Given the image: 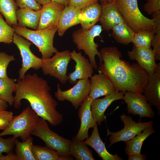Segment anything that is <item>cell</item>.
Instances as JSON below:
<instances>
[{
    "mask_svg": "<svg viewBox=\"0 0 160 160\" xmlns=\"http://www.w3.org/2000/svg\"><path fill=\"white\" fill-rule=\"evenodd\" d=\"M17 89L14 96V105L19 109L22 99L27 100L31 109L40 118L53 126H57L63 120L62 114L57 110V103L52 97L47 81L36 73L25 74L17 80Z\"/></svg>",
    "mask_w": 160,
    "mask_h": 160,
    "instance_id": "cell-1",
    "label": "cell"
},
{
    "mask_svg": "<svg viewBox=\"0 0 160 160\" xmlns=\"http://www.w3.org/2000/svg\"><path fill=\"white\" fill-rule=\"evenodd\" d=\"M100 52L103 63L98 67L99 72L105 74L118 91L143 93L148 79L146 71L137 63L121 59V53L116 47H104Z\"/></svg>",
    "mask_w": 160,
    "mask_h": 160,
    "instance_id": "cell-2",
    "label": "cell"
},
{
    "mask_svg": "<svg viewBox=\"0 0 160 160\" xmlns=\"http://www.w3.org/2000/svg\"><path fill=\"white\" fill-rule=\"evenodd\" d=\"M114 2L124 23L135 33L143 30L155 31L153 20L142 14L138 8L137 0H116Z\"/></svg>",
    "mask_w": 160,
    "mask_h": 160,
    "instance_id": "cell-3",
    "label": "cell"
},
{
    "mask_svg": "<svg viewBox=\"0 0 160 160\" xmlns=\"http://www.w3.org/2000/svg\"><path fill=\"white\" fill-rule=\"evenodd\" d=\"M12 26L15 33L31 41L38 48L41 52L42 59L49 58L54 53L58 51L53 44L54 36L57 31V26L35 30L16 26Z\"/></svg>",
    "mask_w": 160,
    "mask_h": 160,
    "instance_id": "cell-4",
    "label": "cell"
},
{
    "mask_svg": "<svg viewBox=\"0 0 160 160\" xmlns=\"http://www.w3.org/2000/svg\"><path fill=\"white\" fill-rule=\"evenodd\" d=\"M40 117L29 107L17 116H13L8 126L0 133V137L13 135L24 141L31 135Z\"/></svg>",
    "mask_w": 160,
    "mask_h": 160,
    "instance_id": "cell-5",
    "label": "cell"
},
{
    "mask_svg": "<svg viewBox=\"0 0 160 160\" xmlns=\"http://www.w3.org/2000/svg\"><path fill=\"white\" fill-rule=\"evenodd\" d=\"M102 30L101 25H96L91 28L85 30L81 28L74 31L72 36L73 41L76 45L77 48L79 50H83L89 59V62L93 68L97 69V65L95 60V56L97 55L100 59V64L103 63L102 58L97 48L99 45L95 43V38L100 36Z\"/></svg>",
    "mask_w": 160,
    "mask_h": 160,
    "instance_id": "cell-6",
    "label": "cell"
},
{
    "mask_svg": "<svg viewBox=\"0 0 160 160\" xmlns=\"http://www.w3.org/2000/svg\"><path fill=\"white\" fill-rule=\"evenodd\" d=\"M31 135L41 139L46 146L55 151L60 156L71 158L70 147L72 141L52 131L45 120L39 118Z\"/></svg>",
    "mask_w": 160,
    "mask_h": 160,
    "instance_id": "cell-7",
    "label": "cell"
},
{
    "mask_svg": "<svg viewBox=\"0 0 160 160\" xmlns=\"http://www.w3.org/2000/svg\"><path fill=\"white\" fill-rule=\"evenodd\" d=\"M70 52L68 50L57 51L52 57L42 59L41 68L43 73L57 79L62 84H65L68 81L67 67L71 59Z\"/></svg>",
    "mask_w": 160,
    "mask_h": 160,
    "instance_id": "cell-8",
    "label": "cell"
},
{
    "mask_svg": "<svg viewBox=\"0 0 160 160\" xmlns=\"http://www.w3.org/2000/svg\"><path fill=\"white\" fill-rule=\"evenodd\" d=\"M12 42L19 50L22 59V67L18 72V79H23L30 68L37 70L41 68L42 59L36 56L31 52L30 49L31 43L29 41L15 33Z\"/></svg>",
    "mask_w": 160,
    "mask_h": 160,
    "instance_id": "cell-9",
    "label": "cell"
},
{
    "mask_svg": "<svg viewBox=\"0 0 160 160\" xmlns=\"http://www.w3.org/2000/svg\"><path fill=\"white\" fill-rule=\"evenodd\" d=\"M121 120L124 124V127L121 130L116 132H112L108 129V135L109 137L110 147L114 144L120 141L126 142L139 133L145 128L152 126L153 121L136 123L133 121L131 117L123 113L120 116Z\"/></svg>",
    "mask_w": 160,
    "mask_h": 160,
    "instance_id": "cell-10",
    "label": "cell"
},
{
    "mask_svg": "<svg viewBox=\"0 0 160 160\" xmlns=\"http://www.w3.org/2000/svg\"><path fill=\"white\" fill-rule=\"evenodd\" d=\"M90 86L89 79L79 80L72 88L64 91L61 89L60 85L58 84L57 90L55 93V96L59 101H69L77 109L89 95Z\"/></svg>",
    "mask_w": 160,
    "mask_h": 160,
    "instance_id": "cell-11",
    "label": "cell"
},
{
    "mask_svg": "<svg viewBox=\"0 0 160 160\" xmlns=\"http://www.w3.org/2000/svg\"><path fill=\"white\" fill-rule=\"evenodd\" d=\"M122 99L127 104L129 113L138 115L140 119L144 117L152 119L155 116L151 105L142 93L127 91L125 92Z\"/></svg>",
    "mask_w": 160,
    "mask_h": 160,
    "instance_id": "cell-12",
    "label": "cell"
},
{
    "mask_svg": "<svg viewBox=\"0 0 160 160\" xmlns=\"http://www.w3.org/2000/svg\"><path fill=\"white\" fill-rule=\"evenodd\" d=\"M71 59L76 62L74 71L69 73L68 81L72 84H75L77 80L91 78L93 73V67L89 60L82 55L81 52H77L74 50L70 52Z\"/></svg>",
    "mask_w": 160,
    "mask_h": 160,
    "instance_id": "cell-13",
    "label": "cell"
},
{
    "mask_svg": "<svg viewBox=\"0 0 160 160\" xmlns=\"http://www.w3.org/2000/svg\"><path fill=\"white\" fill-rule=\"evenodd\" d=\"M92 100L89 96L83 101L78 111L79 117L81 121L79 129L75 138L83 141L89 137L88 130L93 128L97 123L91 113V105Z\"/></svg>",
    "mask_w": 160,
    "mask_h": 160,
    "instance_id": "cell-14",
    "label": "cell"
},
{
    "mask_svg": "<svg viewBox=\"0 0 160 160\" xmlns=\"http://www.w3.org/2000/svg\"><path fill=\"white\" fill-rule=\"evenodd\" d=\"M127 54L129 60L136 61L148 74L155 73L158 65L155 62L154 53L151 48H142L133 45L132 51H128Z\"/></svg>",
    "mask_w": 160,
    "mask_h": 160,
    "instance_id": "cell-15",
    "label": "cell"
},
{
    "mask_svg": "<svg viewBox=\"0 0 160 160\" xmlns=\"http://www.w3.org/2000/svg\"><path fill=\"white\" fill-rule=\"evenodd\" d=\"M155 73L148 74V82L143 88V93L148 103L154 106L160 114V64H157Z\"/></svg>",
    "mask_w": 160,
    "mask_h": 160,
    "instance_id": "cell-16",
    "label": "cell"
},
{
    "mask_svg": "<svg viewBox=\"0 0 160 160\" xmlns=\"http://www.w3.org/2000/svg\"><path fill=\"white\" fill-rule=\"evenodd\" d=\"M89 96L92 100L119 92L107 76L102 73L91 77Z\"/></svg>",
    "mask_w": 160,
    "mask_h": 160,
    "instance_id": "cell-17",
    "label": "cell"
},
{
    "mask_svg": "<svg viewBox=\"0 0 160 160\" xmlns=\"http://www.w3.org/2000/svg\"><path fill=\"white\" fill-rule=\"evenodd\" d=\"M64 7L52 2L42 6L37 30L57 27L60 15Z\"/></svg>",
    "mask_w": 160,
    "mask_h": 160,
    "instance_id": "cell-18",
    "label": "cell"
},
{
    "mask_svg": "<svg viewBox=\"0 0 160 160\" xmlns=\"http://www.w3.org/2000/svg\"><path fill=\"white\" fill-rule=\"evenodd\" d=\"M124 93L123 92H118L105 96L103 98L92 100L91 105V113L97 124L100 125L105 120V112L108 107L114 101L122 99Z\"/></svg>",
    "mask_w": 160,
    "mask_h": 160,
    "instance_id": "cell-19",
    "label": "cell"
},
{
    "mask_svg": "<svg viewBox=\"0 0 160 160\" xmlns=\"http://www.w3.org/2000/svg\"><path fill=\"white\" fill-rule=\"evenodd\" d=\"M99 21L103 30L109 31L115 25L124 22L114 2L101 4Z\"/></svg>",
    "mask_w": 160,
    "mask_h": 160,
    "instance_id": "cell-20",
    "label": "cell"
},
{
    "mask_svg": "<svg viewBox=\"0 0 160 160\" xmlns=\"http://www.w3.org/2000/svg\"><path fill=\"white\" fill-rule=\"evenodd\" d=\"M82 17L81 9L71 5L65 6L60 15L57 26L58 35L62 36L67 29L80 23Z\"/></svg>",
    "mask_w": 160,
    "mask_h": 160,
    "instance_id": "cell-21",
    "label": "cell"
},
{
    "mask_svg": "<svg viewBox=\"0 0 160 160\" xmlns=\"http://www.w3.org/2000/svg\"><path fill=\"white\" fill-rule=\"evenodd\" d=\"M92 148L103 160H123L117 154L113 155L107 150L100 136L97 124L93 128L91 136L84 141Z\"/></svg>",
    "mask_w": 160,
    "mask_h": 160,
    "instance_id": "cell-22",
    "label": "cell"
},
{
    "mask_svg": "<svg viewBox=\"0 0 160 160\" xmlns=\"http://www.w3.org/2000/svg\"><path fill=\"white\" fill-rule=\"evenodd\" d=\"M41 15V9L39 11L25 8L18 9L16 12L17 26L26 27L37 30Z\"/></svg>",
    "mask_w": 160,
    "mask_h": 160,
    "instance_id": "cell-23",
    "label": "cell"
},
{
    "mask_svg": "<svg viewBox=\"0 0 160 160\" xmlns=\"http://www.w3.org/2000/svg\"><path fill=\"white\" fill-rule=\"evenodd\" d=\"M82 17L81 28L85 30L91 28L99 21L101 12V5L98 2L81 9Z\"/></svg>",
    "mask_w": 160,
    "mask_h": 160,
    "instance_id": "cell-24",
    "label": "cell"
},
{
    "mask_svg": "<svg viewBox=\"0 0 160 160\" xmlns=\"http://www.w3.org/2000/svg\"><path fill=\"white\" fill-rule=\"evenodd\" d=\"M143 131L125 142V150L128 156L140 154L141 148L144 141L149 136L156 132L152 126L145 128Z\"/></svg>",
    "mask_w": 160,
    "mask_h": 160,
    "instance_id": "cell-25",
    "label": "cell"
},
{
    "mask_svg": "<svg viewBox=\"0 0 160 160\" xmlns=\"http://www.w3.org/2000/svg\"><path fill=\"white\" fill-rule=\"evenodd\" d=\"M111 35L118 43L127 45L132 42L135 33L124 23L113 26Z\"/></svg>",
    "mask_w": 160,
    "mask_h": 160,
    "instance_id": "cell-26",
    "label": "cell"
},
{
    "mask_svg": "<svg viewBox=\"0 0 160 160\" xmlns=\"http://www.w3.org/2000/svg\"><path fill=\"white\" fill-rule=\"evenodd\" d=\"M17 87V83L13 79L8 76L0 78V99L12 106L14 103L13 93L16 91Z\"/></svg>",
    "mask_w": 160,
    "mask_h": 160,
    "instance_id": "cell-27",
    "label": "cell"
},
{
    "mask_svg": "<svg viewBox=\"0 0 160 160\" xmlns=\"http://www.w3.org/2000/svg\"><path fill=\"white\" fill-rule=\"evenodd\" d=\"M71 156L77 160H94L92 151L84 141L73 138L70 147Z\"/></svg>",
    "mask_w": 160,
    "mask_h": 160,
    "instance_id": "cell-28",
    "label": "cell"
},
{
    "mask_svg": "<svg viewBox=\"0 0 160 160\" xmlns=\"http://www.w3.org/2000/svg\"><path fill=\"white\" fill-rule=\"evenodd\" d=\"M18 6L14 0H0V13L10 26H17L16 12Z\"/></svg>",
    "mask_w": 160,
    "mask_h": 160,
    "instance_id": "cell-29",
    "label": "cell"
},
{
    "mask_svg": "<svg viewBox=\"0 0 160 160\" xmlns=\"http://www.w3.org/2000/svg\"><path fill=\"white\" fill-rule=\"evenodd\" d=\"M33 145V138L31 136L22 142L17 139L15 140V151L19 160H36L32 153Z\"/></svg>",
    "mask_w": 160,
    "mask_h": 160,
    "instance_id": "cell-30",
    "label": "cell"
},
{
    "mask_svg": "<svg viewBox=\"0 0 160 160\" xmlns=\"http://www.w3.org/2000/svg\"><path fill=\"white\" fill-rule=\"evenodd\" d=\"M32 151L36 160H70L72 158L60 156L55 150L47 146L33 145Z\"/></svg>",
    "mask_w": 160,
    "mask_h": 160,
    "instance_id": "cell-31",
    "label": "cell"
},
{
    "mask_svg": "<svg viewBox=\"0 0 160 160\" xmlns=\"http://www.w3.org/2000/svg\"><path fill=\"white\" fill-rule=\"evenodd\" d=\"M154 31L143 30L135 33L132 43L139 47L150 49L151 42L155 34Z\"/></svg>",
    "mask_w": 160,
    "mask_h": 160,
    "instance_id": "cell-32",
    "label": "cell"
},
{
    "mask_svg": "<svg viewBox=\"0 0 160 160\" xmlns=\"http://www.w3.org/2000/svg\"><path fill=\"white\" fill-rule=\"evenodd\" d=\"M15 31L3 19L0 13V42L9 44L13 41Z\"/></svg>",
    "mask_w": 160,
    "mask_h": 160,
    "instance_id": "cell-33",
    "label": "cell"
},
{
    "mask_svg": "<svg viewBox=\"0 0 160 160\" xmlns=\"http://www.w3.org/2000/svg\"><path fill=\"white\" fill-rule=\"evenodd\" d=\"M15 60L13 55L0 52V78L8 76L7 70L9 63Z\"/></svg>",
    "mask_w": 160,
    "mask_h": 160,
    "instance_id": "cell-34",
    "label": "cell"
},
{
    "mask_svg": "<svg viewBox=\"0 0 160 160\" xmlns=\"http://www.w3.org/2000/svg\"><path fill=\"white\" fill-rule=\"evenodd\" d=\"M155 34L151 42L155 60H160V24L155 25Z\"/></svg>",
    "mask_w": 160,
    "mask_h": 160,
    "instance_id": "cell-35",
    "label": "cell"
},
{
    "mask_svg": "<svg viewBox=\"0 0 160 160\" xmlns=\"http://www.w3.org/2000/svg\"><path fill=\"white\" fill-rule=\"evenodd\" d=\"M17 138L14 136L7 139L0 137V156L3 153H7L13 151L15 146V141Z\"/></svg>",
    "mask_w": 160,
    "mask_h": 160,
    "instance_id": "cell-36",
    "label": "cell"
},
{
    "mask_svg": "<svg viewBox=\"0 0 160 160\" xmlns=\"http://www.w3.org/2000/svg\"><path fill=\"white\" fill-rule=\"evenodd\" d=\"M16 2L20 8L39 11L42 7L41 5L38 4L36 0H16Z\"/></svg>",
    "mask_w": 160,
    "mask_h": 160,
    "instance_id": "cell-37",
    "label": "cell"
},
{
    "mask_svg": "<svg viewBox=\"0 0 160 160\" xmlns=\"http://www.w3.org/2000/svg\"><path fill=\"white\" fill-rule=\"evenodd\" d=\"M12 111L4 110L0 111V130H4L9 125L13 117Z\"/></svg>",
    "mask_w": 160,
    "mask_h": 160,
    "instance_id": "cell-38",
    "label": "cell"
},
{
    "mask_svg": "<svg viewBox=\"0 0 160 160\" xmlns=\"http://www.w3.org/2000/svg\"><path fill=\"white\" fill-rule=\"evenodd\" d=\"M147 2L143 6L144 11L151 15L160 11V0H146Z\"/></svg>",
    "mask_w": 160,
    "mask_h": 160,
    "instance_id": "cell-39",
    "label": "cell"
},
{
    "mask_svg": "<svg viewBox=\"0 0 160 160\" xmlns=\"http://www.w3.org/2000/svg\"><path fill=\"white\" fill-rule=\"evenodd\" d=\"M98 0H69L67 5L81 9L98 2Z\"/></svg>",
    "mask_w": 160,
    "mask_h": 160,
    "instance_id": "cell-40",
    "label": "cell"
},
{
    "mask_svg": "<svg viewBox=\"0 0 160 160\" xmlns=\"http://www.w3.org/2000/svg\"><path fill=\"white\" fill-rule=\"evenodd\" d=\"M0 160H19L15 153L12 152L7 153L4 156L2 155L0 156Z\"/></svg>",
    "mask_w": 160,
    "mask_h": 160,
    "instance_id": "cell-41",
    "label": "cell"
},
{
    "mask_svg": "<svg viewBox=\"0 0 160 160\" xmlns=\"http://www.w3.org/2000/svg\"><path fill=\"white\" fill-rule=\"evenodd\" d=\"M128 160H145L146 156L144 154H137L128 155Z\"/></svg>",
    "mask_w": 160,
    "mask_h": 160,
    "instance_id": "cell-42",
    "label": "cell"
},
{
    "mask_svg": "<svg viewBox=\"0 0 160 160\" xmlns=\"http://www.w3.org/2000/svg\"><path fill=\"white\" fill-rule=\"evenodd\" d=\"M51 2L57 4L65 6L69 0H51Z\"/></svg>",
    "mask_w": 160,
    "mask_h": 160,
    "instance_id": "cell-43",
    "label": "cell"
},
{
    "mask_svg": "<svg viewBox=\"0 0 160 160\" xmlns=\"http://www.w3.org/2000/svg\"><path fill=\"white\" fill-rule=\"evenodd\" d=\"M8 106L7 103L0 99V111L6 110Z\"/></svg>",
    "mask_w": 160,
    "mask_h": 160,
    "instance_id": "cell-44",
    "label": "cell"
},
{
    "mask_svg": "<svg viewBox=\"0 0 160 160\" xmlns=\"http://www.w3.org/2000/svg\"><path fill=\"white\" fill-rule=\"evenodd\" d=\"M37 2L42 6L45 5L51 2V0H36Z\"/></svg>",
    "mask_w": 160,
    "mask_h": 160,
    "instance_id": "cell-45",
    "label": "cell"
},
{
    "mask_svg": "<svg viewBox=\"0 0 160 160\" xmlns=\"http://www.w3.org/2000/svg\"><path fill=\"white\" fill-rule=\"evenodd\" d=\"M116 0H99L101 4L114 2Z\"/></svg>",
    "mask_w": 160,
    "mask_h": 160,
    "instance_id": "cell-46",
    "label": "cell"
}]
</instances>
